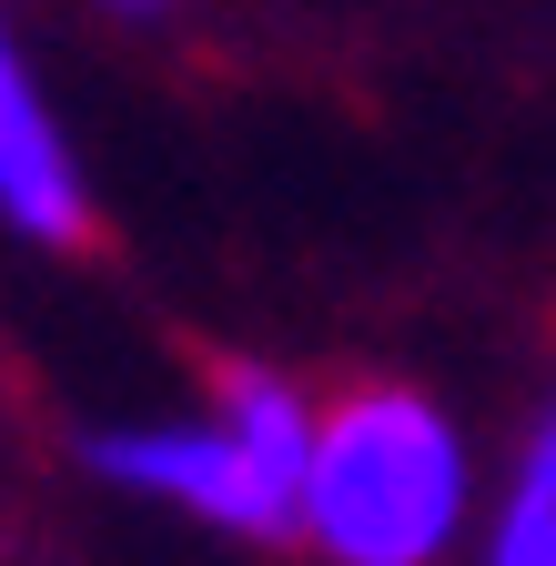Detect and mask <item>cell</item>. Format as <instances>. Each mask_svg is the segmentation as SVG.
Segmentation results:
<instances>
[{"mask_svg": "<svg viewBox=\"0 0 556 566\" xmlns=\"http://www.w3.org/2000/svg\"><path fill=\"white\" fill-rule=\"evenodd\" d=\"M485 566H556V415L536 424V446L516 465V495L496 516V556Z\"/></svg>", "mask_w": 556, "mask_h": 566, "instance_id": "5b68a950", "label": "cell"}, {"mask_svg": "<svg viewBox=\"0 0 556 566\" xmlns=\"http://www.w3.org/2000/svg\"><path fill=\"white\" fill-rule=\"evenodd\" d=\"M92 465L132 495H162L182 516H213L233 536H284L294 526V485L263 475L223 424H122V436L92 446Z\"/></svg>", "mask_w": 556, "mask_h": 566, "instance_id": "7a4b0ae2", "label": "cell"}, {"mask_svg": "<svg viewBox=\"0 0 556 566\" xmlns=\"http://www.w3.org/2000/svg\"><path fill=\"white\" fill-rule=\"evenodd\" d=\"M0 223L31 233V243H82L92 233L82 163H72V142H61L31 61L11 41V11H0Z\"/></svg>", "mask_w": 556, "mask_h": 566, "instance_id": "3957f363", "label": "cell"}, {"mask_svg": "<svg viewBox=\"0 0 556 566\" xmlns=\"http://www.w3.org/2000/svg\"><path fill=\"white\" fill-rule=\"evenodd\" d=\"M465 446L426 395H344L314 415L294 526L334 566H436L465 526Z\"/></svg>", "mask_w": 556, "mask_h": 566, "instance_id": "6da1fadb", "label": "cell"}, {"mask_svg": "<svg viewBox=\"0 0 556 566\" xmlns=\"http://www.w3.org/2000/svg\"><path fill=\"white\" fill-rule=\"evenodd\" d=\"M314 415H324V405H314V395H294L284 375H253V365H233V375H223V415H213V424H223V436H233V446H243L263 475L304 485V455H314Z\"/></svg>", "mask_w": 556, "mask_h": 566, "instance_id": "277c9868", "label": "cell"}, {"mask_svg": "<svg viewBox=\"0 0 556 566\" xmlns=\"http://www.w3.org/2000/svg\"><path fill=\"white\" fill-rule=\"evenodd\" d=\"M122 11H153V0H122Z\"/></svg>", "mask_w": 556, "mask_h": 566, "instance_id": "8992f818", "label": "cell"}]
</instances>
